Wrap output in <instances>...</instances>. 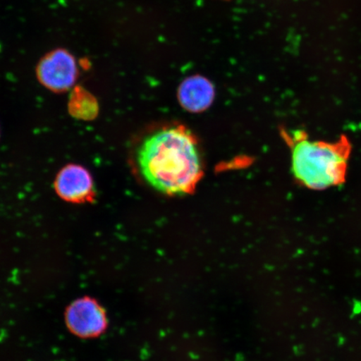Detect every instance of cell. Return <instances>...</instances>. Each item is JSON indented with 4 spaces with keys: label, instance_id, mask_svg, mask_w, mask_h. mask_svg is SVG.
<instances>
[{
    "label": "cell",
    "instance_id": "6",
    "mask_svg": "<svg viewBox=\"0 0 361 361\" xmlns=\"http://www.w3.org/2000/svg\"><path fill=\"white\" fill-rule=\"evenodd\" d=\"M214 97L213 85L204 78L196 76L185 80L179 90V100L187 110L200 112L207 109Z\"/></svg>",
    "mask_w": 361,
    "mask_h": 361
},
{
    "label": "cell",
    "instance_id": "5",
    "mask_svg": "<svg viewBox=\"0 0 361 361\" xmlns=\"http://www.w3.org/2000/svg\"><path fill=\"white\" fill-rule=\"evenodd\" d=\"M56 188L67 201H85L93 194L92 178L82 166H68L58 175Z\"/></svg>",
    "mask_w": 361,
    "mask_h": 361
},
{
    "label": "cell",
    "instance_id": "4",
    "mask_svg": "<svg viewBox=\"0 0 361 361\" xmlns=\"http://www.w3.org/2000/svg\"><path fill=\"white\" fill-rule=\"evenodd\" d=\"M37 75L44 87L55 92H65L74 85L78 78V66L69 52L56 49L39 62Z\"/></svg>",
    "mask_w": 361,
    "mask_h": 361
},
{
    "label": "cell",
    "instance_id": "7",
    "mask_svg": "<svg viewBox=\"0 0 361 361\" xmlns=\"http://www.w3.org/2000/svg\"><path fill=\"white\" fill-rule=\"evenodd\" d=\"M70 109L76 116L90 118L97 114V104L92 94L82 88H76L71 99Z\"/></svg>",
    "mask_w": 361,
    "mask_h": 361
},
{
    "label": "cell",
    "instance_id": "3",
    "mask_svg": "<svg viewBox=\"0 0 361 361\" xmlns=\"http://www.w3.org/2000/svg\"><path fill=\"white\" fill-rule=\"evenodd\" d=\"M66 322L71 333L81 338L101 336L107 327L105 310L88 297L81 298L68 307Z\"/></svg>",
    "mask_w": 361,
    "mask_h": 361
},
{
    "label": "cell",
    "instance_id": "1",
    "mask_svg": "<svg viewBox=\"0 0 361 361\" xmlns=\"http://www.w3.org/2000/svg\"><path fill=\"white\" fill-rule=\"evenodd\" d=\"M135 162L149 186L166 195L192 192L202 176L197 140L183 126L161 128L146 135L135 148Z\"/></svg>",
    "mask_w": 361,
    "mask_h": 361
},
{
    "label": "cell",
    "instance_id": "2",
    "mask_svg": "<svg viewBox=\"0 0 361 361\" xmlns=\"http://www.w3.org/2000/svg\"><path fill=\"white\" fill-rule=\"evenodd\" d=\"M286 137L291 147L292 171L298 182L317 191L345 182L352 149L348 137L341 135L335 142L311 141L302 130Z\"/></svg>",
    "mask_w": 361,
    "mask_h": 361
}]
</instances>
